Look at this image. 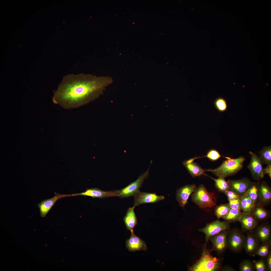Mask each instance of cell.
I'll return each instance as SVG.
<instances>
[{"instance_id": "obj_9", "label": "cell", "mask_w": 271, "mask_h": 271, "mask_svg": "<svg viewBox=\"0 0 271 271\" xmlns=\"http://www.w3.org/2000/svg\"><path fill=\"white\" fill-rule=\"evenodd\" d=\"M229 189L241 196L244 195L249 188L255 182L247 178L237 180H229L227 181Z\"/></svg>"}, {"instance_id": "obj_38", "label": "cell", "mask_w": 271, "mask_h": 271, "mask_svg": "<svg viewBox=\"0 0 271 271\" xmlns=\"http://www.w3.org/2000/svg\"><path fill=\"white\" fill-rule=\"evenodd\" d=\"M224 270H225L229 271H236V270L235 269L233 268L232 266H227L226 267L224 268L223 269Z\"/></svg>"}, {"instance_id": "obj_10", "label": "cell", "mask_w": 271, "mask_h": 271, "mask_svg": "<svg viewBox=\"0 0 271 271\" xmlns=\"http://www.w3.org/2000/svg\"><path fill=\"white\" fill-rule=\"evenodd\" d=\"M135 208L140 205L146 203H154L163 199L165 197L158 195L155 193L141 192L139 191L134 196Z\"/></svg>"}, {"instance_id": "obj_20", "label": "cell", "mask_w": 271, "mask_h": 271, "mask_svg": "<svg viewBox=\"0 0 271 271\" xmlns=\"http://www.w3.org/2000/svg\"><path fill=\"white\" fill-rule=\"evenodd\" d=\"M194 160L192 158L183 161V164L189 173L193 177L205 174L206 170L202 168L197 163L193 162Z\"/></svg>"}, {"instance_id": "obj_15", "label": "cell", "mask_w": 271, "mask_h": 271, "mask_svg": "<svg viewBox=\"0 0 271 271\" xmlns=\"http://www.w3.org/2000/svg\"><path fill=\"white\" fill-rule=\"evenodd\" d=\"M196 188L195 185L193 184L185 185L177 189L176 199L180 207L184 209L189 196Z\"/></svg>"}, {"instance_id": "obj_18", "label": "cell", "mask_w": 271, "mask_h": 271, "mask_svg": "<svg viewBox=\"0 0 271 271\" xmlns=\"http://www.w3.org/2000/svg\"><path fill=\"white\" fill-rule=\"evenodd\" d=\"M259 205L263 207L270 203L271 189L270 187L265 181L259 183Z\"/></svg>"}, {"instance_id": "obj_12", "label": "cell", "mask_w": 271, "mask_h": 271, "mask_svg": "<svg viewBox=\"0 0 271 271\" xmlns=\"http://www.w3.org/2000/svg\"><path fill=\"white\" fill-rule=\"evenodd\" d=\"M246 233L244 249L247 254L254 257V253L261 243L255 235L253 230L247 231Z\"/></svg>"}, {"instance_id": "obj_36", "label": "cell", "mask_w": 271, "mask_h": 271, "mask_svg": "<svg viewBox=\"0 0 271 271\" xmlns=\"http://www.w3.org/2000/svg\"><path fill=\"white\" fill-rule=\"evenodd\" d=\"M266 262L267 271H271V251L268 255L265 257Z\"/></svg>"}, {"instance_id": "obj_26", "label": "cell", "mask_w": 271, "mask_h": 271, "mask_svg": "<svg viewBox=\"0 0 271 271\" xmlns=\"http://www.w3.org/2000/svg\"><path fill=\"white\" fill-rule=\"evenodd\" d=\"M242 213L239 210L230 209L227 214L223 219L230 223H235L239 221Z\"/></svg>"}, {"instance_id": "obj_8", "label": "cell", "mask_w": 271, "mask_h": 271, "mask_svg": "<svg viewBox=\"0 0 271 271\" xmlns=\"http://www.w3.org/2000/svg\"><path fill=\"white\" fill-rule=\"evenodd\" d=\"M251 158L249 163L247 166L253 178L259 181L264 177L263 173V163L259 157L255 153L249 151Z\"/></svg>"}, {"instance_id": "obj_2", "label": "cell", "mask_w": 271, "mask_h": 271, "mask_svg": "<svg viewBox=\"0 0 271 271\" xmlns=\"http://www.w3.org/2000/svg\"><path fill=\"white\" fill-rule=\"evenodd\" d=\"M227 159L224 161L219 167L214 169L206 170L211 172L218 177L225 178L229 176L236 174L243 167V162L245 158L240 156L238 158L233 159L225 157Z\"/></svg>"}, {"instance_id": "obj_30", "label": "cell", "mask_w": 271, "mask_h": 271, "mask_svg": "<svg viewBox=\"0 0 271 271\" xmlns=\"http://www.w3.org/2000/svg\"><path fill=\"white\" fill-rule=\"evenodd\" d=\"M214 104L216 109L220 112L225 111L227 108V104L226 100L222 97H219L216 99Z\"/></svg>"}, {"instance_id": "obj_11", "label": "cell", "mask_w": 271, "mask_h": 271, "mask_svg": "<svg viewBox=\"0 0 271 271\" xmlns=\"http://www.w3.org/2000/svg\"><path fill=\"white\" fill-rule=\"evenodd\" d=\"M253 230L261 244L271 240V227L269 222L264 221L258 223Z\"/></svg>"}, {"instance_id": "obj_32", "label": "cell", "mask_w": 271, "mask_h": 271, "mask_svg": "<svg viewBox=\"0 0 271 271\" xmlns=\"http://www.w3.org/2000/svg\"><path fill=\"white\" fill-rule=\"evenodd\" d=\"M255 270L256 271H267V268L265 257H261L259 260L253 261Z\"/></svg>"}, {"instance_id": "obj_22", "label": "cell", "mask_w": 271, "mask_h": 271, "mask_svg": "<svg viewBox=\"0 0 271 271\" xmlns=\"http://www.w3.org/2000/svg\"><path fill=\"white\" fill-rule=\"evenodd\" d=\"M135 208L133 206L129 208L123 219L126 229L130 230L131 232H133L134 228L138 224L137 217L134 211Z\"/></svg>"}, {"instance_id": "obj_34", "label": "cell", "mask_w": 271, "mask_h": 271, "mask_svg": "<svg viewBox=\"0 0 271 271\" xmlns=\"http://www.w3.org/2000/svg\"><path fill=\"white\" fill-rule=\"evenodd\" d=\"M228 204L230 209H234L241 211V210L240 199L229 200Z\"/></svg>"}, {"instance_id": "obj_16", "label": "cell", "mask_w": 271, "mask_h": 271, "mask_svg": "<svg viewBox=\"0 0 271 271\" xmlns=\"http://www.w3.org/2000/svg\"><path fill=\"white\" fill-rule=\"evenodd\" d=\"M77 195L91 197L93 198H103L111 197L118 196L119 190L104 191L97 188L87 189L85 191L77 193Z\"/></svg>"}, {"instance_id": "obj_6", "label": "cell", "mask_w": 271, "mask_h": 271, "mask_svg": "<svg viewBox=\"0 0 271 271\" xmlns=\"http://www.w3.org/2000/svg\"><path fill=\"white\" fill-rule=\"evenodd\" d=\"M152 163L151 162L149 167L145 173L140 175L135 181L130 184L126 187L119 190L118 196L121 198H124L134 196L140 191L144 180L148 177L149 168Z\"/></svg>"}, {"instance_id": "obj_31", "label": "cell", "mask_w": 271, "mask_h": 271, "mask_svg": "<svg viewBox=\"0 0 271 271\" xmlns=\"http://www.w3.org/2000/svg\"><path fill=\"white\" fill-rule=\"evenodd\" d=\"M240 271H254L255 270L252 261L250 259H244L240 262L239 265Z\"/></svg>"}, {"instance_id": "obj_17", "label": "cell", "mask_w": 271, "mask_h": 271, "mask_svg": "<svg viewBox=\"0 0 271 271\" xmlns=\"http://www.w3.org/2000/svg\"><path fill=\"white\" fill-rule=\"evenodd\" d=\"M125 243L126 248L130 252L146 251L147 248L145 242L136 235L133 232H131L130 237L126 240Z\"/></svg>"}, {"instance_id": "obj_4", "label": "cell", "mask_w": 271, "mask_h": 271, "mask_svg": "<svg viewBox=\"0 0 271 271\" xmlns=\"http://www.w3.org/2000/svg\"><path fill=\"white\" fill-rule=\"evenodd\" d=\"M191 198L193 202L202 209L213 208L216 205L215 194L208 191L203 185L196 188L191 195Z\"/></svg>"}, {"instance_id": "obj_13", "label": "cell", "mask_w": 271, "mask_h": 271, "mask_svg": "<svg viewBox=\"0 0 271 271\" xmlns=\"http://www.w3.org/2000/svg\"><path fill=\"white\" fill-rule=\"evenodd\" d=\"M229 230L222 231L210 238L213 243L214 249L219 253L223 252L228 248L227 239Z\"/></svg>"}, {"instance_id": "obj_7", "label": "cell", "mask_w": 271, "mask_h": 271, "mask_svg": "<svg viewBox=\"0 0 271 271\" xmlns=\"http://www.w3.org/2000/svg\"><path fill=\"white\" fill-rule=\"evenodd\" d=\"M230 223L226 221H221L219 220L208 224L204 228L199 230L205 233L206 241L214 235L221 232L231 229Z\"/></svg>"}, {"instance_id": "obj_14", "label": "cell", "mask_w": 271, "mask_h": 271, "mask_svg": "<svg viewBox=\"0 0 271 271\" xmlns=\"http://www.w3.org/2000/svg\"><path fill=\"white\" fill-rule=\"evenodd\" d=\"M76 194H62L56 193L53 197L41 201L38 205L40 210V216L42 217H45L50 209L58 199L67 196H77Z\"/></svg>"}, {"instance_id": "obj_3", "label": "cell", "mask_w": 271, "mask_h": 271, "mask_svg": "<svg viewBox=\"0 0 271 271\" xmlns=\"http://www.w3.org/2000/svg\"><path fill=\"white\" fill-rule=\"evenodd\" d=\"M220 259L213 256L205 246H204L202 253L199 259L190 269L193 271H215L220 269Z\"/></svg>"}, {"instance_id": "obj_21", "label": "cell", "mask_w": 271, "mask_h": 271, "mask_svg": "<svg viewBox=\"0 0 271 271\" xmlns=\"http://www.w3.org/2000/svg\"><path fill=\"white\" fill-rule=\"evenodd\" d=\"M258 223L265 221L270 218V212L260 205L255 206L251 214Z\"/></svg>"}, {"instance_id": "obj_33", "label": "cell", "mask_w": 271, "mask_h": 271, "mask_svg": "<svg viewBox=\"0 0 271 271\" xmlns=\"http://www.w3.org/2000/svg\"><path fill=\"white\" fill-rule=\"evenodd\" d=\"M221 157L222 156L217 150L214 149H212L208 152L206 156L200 157H195V158L196 159L206 157L211 161H215L217 160Z\"/></svg>"}, {"instance_id": "obj_35", "label": "cell", "mask_w": 271, "mask_h": 271, "mask_svg": "<svg viewBox=\"0 0 271 271\" xmlns=\"http://www.w3.org/2000/svg\"><path fill=\"white\" fill-rule=\"evenodd\" d=\"M227 196L228 200L240 199V196L236 193L230 189L225 193Z\"/></svg>"}, {"instance_id": "obj_29", "label": "cell", "mask_w": 271, "mask_h": 271, "mask_svg": "<svg viewBox=\"0 0 271 271\" xmlns=\"http://www.w3.org/2000/svg\"><path fill=\"white\" fill-rule=\"evenodd\" d=\"M230 209L228 204H221L216 207L215 211V215L219 219H223L227 214Z\"/></svg>"}, {"instance_id": "obj_28", "label": "cell", "mask_w": 271, "mask_h": 271, "mask_svg": "<svg viewBox=\"0 0 271 271\" xmlns=\"http://www.w3.org/2000/svg\"><path fill=\"white\" fill-rule=\"evenodd\" d=\"M210 177L214 181L215 186L219 191L225 193L226 191L229 189L228 183L225 178L219 177L216 179Z\"/></svg>"}, {"instance_id": "obj_24", "label": "cell", "mask_w": 271, "mask_h": 271, "mask_svg": "<svg viewBox=\"0 0 271 271\" xmlns=\"http://www.w3.org/2000/svg\"><path fill=\"white\" fill-rule=\"evenodd\" d=\"M240 200L242 213L251 214L255 206L250 198L248 196L244 194L241 196Z\"/></svg>"}, {"instance_id": "obj_19", "label": "cell", "mask_w": 271, "mask_h": 271, "mask_svg": "<svg viewBox=\"0 0 271 271\" xmlns=\"http://www.w3.org/2000/svg\"><path fill=\"white\" fill-rule=\"evenodd\" d=\"M242 213L239 221L241 224V230L244 233L253 230L258 223L251 214Z\"/></svg>"}, {"instance_id": "obj_37", "label": "cell", "mask_w": 271, "mask_h": 271, "mask_svg": "<svg viewBox=\"0 0 271 271\" xmlns=\"http://www.w3.org/2000/svg\"><path fill=\"white\" fill-rule=\"evenodd\" d=\"M263 173L264 175L267 174L271 178V165H267L266 167L263 168Z\"/></svg>"}, {"instance_id": "obj_23", "label": "cell", "mask_w": 271, "mask_h": 271, "mask_svg": "<svg viewBox=\"0 0 271 271\" xmlns=\"http://www.w3.org/2000/svg\"><path fill=\"white\" fill-rule=\"evenodd\" d=\"M244 194L250 198L255 206L259 205V183L255 182Z\"/></svg>"}, {"instance_id": "obj_25", "label": "cell", "mask_w": 271, "mask_h": 271, "mask_svg": "<svg viewBox=\"0 0 271 271\" xmlns=\"http://www.w3.org/2000/svg\"><path fill=\"white\" fill-rule=\"evenodd\" d=\"M259 157L263 164L271 165V146L263 147L259 152Z\"/></svg>"}, {"instance_id": "obj_1", "label": "cell", "mask_w": 271, "mask_h": 271, "mask_svg": "<svg viewBox=\"0 0 271 271\" xmlns=\"http://www.w3.org/2000/svg\"><path fill=\"white\" fill-rule=\"evenodd\" d=\"M113 82L112 78L109 76L68 74L63 77L53 100L64 109L78 108L97 98L105 87Z\"/></svg>"}, {"instance_id": "obj_5", "label": "cell", "mask_w": 271, "mask_h": 271, "mask_svg": "<svg viewBox=\"0 0 271 271\" xmlns=\"http://www.w3.org/2000/svg\"><path fill=\"white\" fill-rule=\"evenodd\" d=\"M246 235L241 229L234 228L229 230L227 237V247L232 252L239 253L244 249Z\"/></svg>"}, {"instance_id": "obj_27", "label": "cell", "mask_w": 271, "mask_h": 271, "mask_svg": "<svg viewBox=\"0 0 271 271\" xmlns=\"http://www.w3.org/2000/svg\"><path fill=\"white\" fill-rule=\"evenodd\" d=\"M271 240L261 244L254 254V256L257 255L261 257H265L271 251Z\"/></svg>"}]
</instances>
